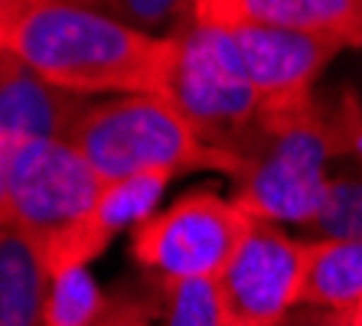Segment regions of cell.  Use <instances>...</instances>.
Masks as SVG:
<instances>
[{"instance_id": "1", "label": "cell", "mask_w": 362, "mask_h": 326, "mask_svg": "<svg viewBox=\"0 0 362 326\" xmlns=\"http://www.w3.org/2000/svg\"><path fill=\"white\" fill-rule=\"evenodd\" d=\"M0 46L76 95H163L177 62V36L144 30L76 0H33L0 10Z\"/></svg>"}, {"instance_id": "2", "label": "cell", "mask_w": 362, "mask_h": 326, "mask_svg": "<svg viewBox=\"0 0 362 326\" xmlns=\"http://www.w3.org/2000/svg\"><path fill=\"white\" fill-rule=\"evenodd\" d=\"M349 153H362L359 101L349 92L313 98L307 108L271 121L235 176L232 199L255 219L307 228L323 206L333 167Z\"/></svg>"}, {"instance_id": "3", "label": "cell", "mask_w": 362, "mask_h": 326, "mask_svg": "<svg viewBox=\"0 0 362 326\" xmlns=\"http://www.w3.org/2000/svg\"><path fill=\"white\" fill-rule=\"evenodd\" d=\"M69 144H76L105 183L137 176L177 180L183 173H222L235 180L242 173V163L202 144L163 95H118L92 105Z\"/></svg>"}, {"instance_id": "4", "label": "cell", "mask_w": 362, "mask_h": 326, "mask_svg": "<svg viewBox=\"0 0 362 326\" xmlns=\"http://www.w3.org/2000/svg\"><path fill=\"white\" fill-rule=\"evenodd\" d=\"M167 98L202 144L235 157L242 170L271 127V111L245 72L235 40L219 26L193 23L177 36Z\"/></svg>"}, {"instance_id": "5", "label": "cell", "mask_w": 362, "mask_h": 326, "mask_svg": "<svg viewBox=\"0 0 362 326\" xmlns=\"http://www.w3.org/2000/svg\"><path fill=\"white\" fill-rule=\"evenodd\" d=\"M252 222L232 196L193 190L131 228V258L151 281H216Z\"/></svg>"}, {"instance_id": "6", "label": "cell", "mask_w": 362, "mask_h": 326, "mask_svg": "<svg viewBox=\"0 0 362 326\" xmlns=\"http://www.w3.org/2000/svg\"><path fill=\"white\" fill-rule=\"evenodd\" d=\"M105 180L69 141L0 144L4 226L23 228L42 245L72 228L98 202Z\"/></svg>"}, {"instance_id": "7", "label": "cell", "mask_w": 362, "mask_h": 326, "mask_svg": "<svg viewBox=\"0 0 362 326\" xmlns=\"http://www.w3.org/2000/svg\"><path fill=\"white\" fill-rule=\"evenodd\" d=\"M307 264V238L255 219L235 258L216 277L222 326H281L303 303Z\"/></svg>"}, {"instance_id": "8", "label": "cell", "mask_w": 362, "mask_h": 326, "mask_svg": "<svg viewBox=\"0 0 362 326\" xmlns=\"http://www.w3.org/2000/svg\"><path fill=\"white\" fill-rule=\"evenodd\" d=\"M242 66L274 117L307 108L317 95L313 85L323 69L346 50L339 40L317 33H294L278 26H235L228 30Z\"/></svg>"}, {"instance_id": "9", "label": "cell", "mask_w": 362, "mask_h": 326, "mask_svg": "<svg viewBox=\"0 0 362 326\" xmlns=\"http://www.w3.org/2000/svg\"><path fill=\"white\" fill-rule=\"evenodd\" d=\"M167 183V176H137V180L108 183L101 190L98 202L76 226L42 245L49 274L56 277L76 268H88L101 251L115 242V235L124 232V228H137L144 219L157 212L153 206L160 202Z\"/></svg>"}, {"instance_id": "10", "label": "cell", "mask_w": 362, "mask_h": 326, "mask_svg": "<svg viewBox=\"0 0 362 326\" xmlns=\"http://www.w3.org/2000/svg\"><path fill=\"white\" fill-rule=\"evenodd\" d=\"M88 108L92 98L52 85L13 52H0V144L69 141Z\"/></svg>"}, {"instance_id": "11", "label": "cell", "mask_w": 362, "mask_h": 326, "mask_svg": "<svg viewBox=\"0 0 362 326\" xmlns=\"http://www.w3.org/2000/svg\"><path fill=\"white\" fill-rule=\"evenodd\" d=\"M193 7L202 26H278L362 46V0H193Z\"/></svg>"}, {"instance_id": "12", "label": "cell", "mask_w": 362, "mask_h": 326, "mask_svg": "<svg viewBox=\"0 0 362 326\" xmlns=\"http://www.w3.org/2000/svg\"><path fill=\"white\" fill-rule=\"evenodd\" d=\"M52 274L36 235L4 226L0 232V326H46Z\"/></svg>"}, {"instance_id": "13", "label": "cell", "mask_w": 362, "mask_h": 326, "mask_svg": "<svg viewBox=\"0 0 362 326\" xmlns=\"http://www.w3.org/2000/svg\"><path fill=\"white\" fill-rule=\"evenodd\" d=\"M310 242V264L303 303L313 307L349 310L362 301V238H337V242Z\"/></svg>"}, {"instance_id": "14", "label": "cell", "mask_w": 362, "mask_h": 326, "mask_svg": "<svg viewBox=\"0 0 362 326\" xmlns=\"http://www.w3.org/2000/svg\"><path fill=\"white\" fill-rule=\"evenodd\" d=\"M307 232L317 242L362 238V153H349L333 167L323 206Z\"/></svg>"}, {"instance_id": "15", "label": "cell", "mask_w": 362, "mask_h": 326, "mask_svg": "<svg viewBox=\"0 0 362 326\" xmlns=\"http://www.w3.org/2000/svg\"><path fill=\"white\" fill-rule=\"evenodd\" d=\"M160 326H222L216 281H153Z\"/></svg>"}, {"instance_id": "16", "label": "cell", "mask_w": 362, "mask_h": 326, "mask_svg": "<svg viewBox=\"0 0 362 326\" xmlns=\"http://www.w3.org/2000/svg\"><path fill=\"white\" fill-rule=\"evenodd\" d=\"M151 36H180L196 23L193 0H76Z\"/></svg>"}, {"instance_id": "17", "label": "cell", "mask_w": 362, "mask_h": 326, "mask_svg": "<svg viewBox=\"0 0 362 326\" xmlns=\"http://www.w3.org/2000/svg\"><path fill=\"white\" fill-rule=\"evenodd\" d=\"M108 303V293H101L88 268H76L52 277L46 326H92Z\"/></svg>"}, {"instance_id": "18", "label": "cell", "mask_w": 362, "mask_h": 326, "mask_svg": "<svg viewBox=\"0 0 362 326\" xmlns=\"http://www.w3.org/2000/svg\"><path fill=\"white\" fill-rule=\"evenodd\" d=\"M92 326H160V320H157L153 301H144L127 291H115L108 293V303Z\"/></svg>"}, {"instance_id": "19", "label": "cell", "mask_w": 362, "mask_h": 326, "mask_svg": "<svg viewBox=\"0 0 362 326\" xmlns=\"http://www.w3.org/2000/svg\"><path fill=\"white\" fill-rule=\"evenodd\" d=\"M281 326H349V320H346V310L300 303Z\"/></svg>"}, {"instance_id": "20", "label": "cell", "mask_w": 362, "mask_h": 326, "mask_svg": "<svg viewBox=\"0 0 362 326\" xmlns=\"http://www.w3.org/2000/svg\"><path fill=\"white\" fill-rule=\"evenodd\" d=\"M346 320H349V326H362V301L346 310Z\"/></svg>"}, {"instance_id": "21", "label": "cell", "mask_w": 362, "mask_h": 326, "mask_svg": "<svg viewBox=\"0 0 362 326\" xmlns=\"http://www.w3.org/2000/svg\"><path fill=\"white\" fill-rule=\"evenodd\" d=\"M20 4H33V0H0V10H7V7H20Z\"/></svg>"}]
</instances>
